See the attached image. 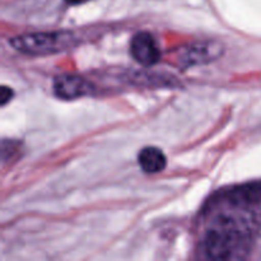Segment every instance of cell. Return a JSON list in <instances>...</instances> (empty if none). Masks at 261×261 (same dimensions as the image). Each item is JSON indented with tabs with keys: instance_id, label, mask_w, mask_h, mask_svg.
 Segmentation results:
<instances>
[{
	"instance_id": "6da1fadb",
	"label": "cell",
	"mask_w": 261,
	"mask_h": 261,
	"mask_svg": "<svg viewBox=\"0 0 261 261\" xmlns=\"http://www.w3.org/2000/svg\"><path fill=\"white\" fill-rule=\"evenodd\" d=\"M252 232L247 219L221 214L204 237V251L209 259H242L249 251Z\"/></svg>"
},
{
	"instance_id": "7a4b0ae2",
	"label": "cell",
	"mask_w": 261,
	"mask_h": 261,
	"mask_svg": "<svg viewBox=\"0 0 261 261\" xmlns=\"http://www.w3.org/2000/svg\"><path fill=\"white\" fill-rule=\"evenodd\" d=\"M74 36L68 31H55V32H35L19 35L9 40L13 48L25 55H50L60 53L70 47Z\"/></svg>"
},
{
	"instance_id": "3957f363",
	"label": "cell",
	"mask_w": 261,
	"mask_h": 261,
	"mask_svg": "<svg viewBox=\"0 0 261 261\" xmlns=\"http://www.w3.org/2000/svg\"><path fill=\"white\" fill-rule=\"evenodd\" d=\"M132 55L140 65L152 66L161 59V50L152 33L147 31L138 32L130 43Z\"/></svg>"
},
{
	"instance_id": "277c9868",
	"label": "cell",
	"mask_w": 261,
	"mask_h": 261,
	"mask_svg": "<svg viewBox=\"0 0 261 261\" xmlns=\"http://www.w3.org/2000/svg\"><path fill=\"white\" fill-rule=\"evenodd\" d=\"M54 92L59 98L71 101L89 96L93 92V86L83 76L63 74L54 81Z\"/></svg>"
},
{
	"instance_id": "5b68a950",
	"label": "cell",
	"mask_w": 261,
	"mask_h": 261,
	"mask_svg": "<svg viewBox=\"0 0 261 261\" xmlns=\"http://www.w3.org/2000/svg\"><path fill=\"white\" fill-rule=\"evenodd\" d=\"M223 54V47L216 41L198 42L186 48L182 55L185 65H201L216 60Z\"/></svg>"
},
{
	"instance_id": "8992f818",
	"label": "cell",
	"mask_w": 261,
	"mask_h": 261,
	"mask_svg": "<svg viewBox=\"0 0 261 261\" xmlns=\"http://www.w3.org/2000/svg\"><path fill=\"white\" fill-rule=\"evenodd\" d=\"M228 200L232 204L239 206L251 205L261 201V181H252V182L244 184L241 186L234 188L228 194Z\"/></svg>"
},
{
	"instance_id": "52a82bcc",
	"label": "cell",
	"mask_w": 261,
	"mask_h": 261,
	"mask_svg": "<svg viewBox=\"0 0 261 261\" xmlns=\"http://www.w3.org/2000/svg\"><path fill=\"white\" fill-rule=\"evenodd\" d=\"M138 162H139L140 168L147 173H158L165 170L166 155L160 148L147 147L140 150L138 155Z\"/></svg>"
},
{
	"instance_id": "ba28073f",
	"label": "cell",
	"mask_w": 261,
	"mask_h": 261,
	"mask_svg": "<svg viewBox=\"0 0 261 261\" xmlns=\"http://www.w3.org/2000/svg\"><path fill=\"white\" fill-rule=\"evenodd\" d=\"M13 97V91L7 86L2 87V91H0V98H2V106H5L8 102L12 99Z\"/></svg>"
},
{
	"instance_id": "9c48e42d",
	"label": "cell",
	"mask_w": 261,
	"mask_h": 261,
	"mask_svg": "<svg viewBox=\"0 0 261 261\" xmlns=\"http://www.w3.org/2000/svg\"><path fill=\"white\" fill-rule=\"evenodd\" d=\"M65 2L70 5H79L82 3H86L87 0H65Z\"/></svg>"
}]
</instances>
